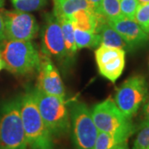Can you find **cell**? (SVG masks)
<instances>
[{
  "instance_id": "cell-1",
  "label": "cell",
  "mask_w": 149,
  "mask_h": 149,
  "mask_svg": "<svg viewBox=\"0 0 149 149\" xmlns=\"http://www.w3.org/2000/svg\"><path fill=\"white\" fill-rule=\"evenodd\" d=\"M20 110L29 149H55L53 137L40 114L31 88L20 96Z\"/></svg>"
},
{
  "instance_id": "cell-2",
  "label": "cell",
  "mask_w": 149,
  "mask_h": 149,
  "mask_svg": "<svg viewBox=\"0 0 149 149\" xmlns=\"http://www.w3.org/2000/svg\"><path fill=\"white\" fill-rule=\"evenodd\" d=\"M0 56L12 74H28L38 68L39 52L31 41L3 39L0 42Z\"/></svg>"
},
{
  "instance_id": "cell-3",
  "label": "cell",
  "mask_w": 149,
  "mask_h": 149,
  "mask_svg": "<svg viewBox=\"0 0 149 149\" xmlns=\"http://www.w3.org/2000/svg\"><path fill=\"white\" fill-rule=\"evenodd\" d=\"M0 149H28L20 110V96L0 104Z\"/></svg>"
},
{
  "instance_id": "cell-4",
  "label": "cell",
  "mask_w": 149,
  "mask_h": 149,
  "mask_svg": "<svg viewBox=\"0 0 149 149\" xmlns=\"http://www.w3.org/2000/svg\"><path fill=\"white\" fill-rule=\"evenodd\" d=\"M38 110L52 137L65 136L70 131V111L64 98L47 95L33 88Z\"/></svg>"
},
{
  "instance_id": "cell-5",
  "label": "cell",
  "mask_w": 149,
  "mask_h": 149,
  "mask_svg": "<svg viewBox=\"0 0 149 149\" xmlns=\"http://www.w3.org/2000/svg\"><path fill=\"white\" fill-rule=\"evenodd\" d=\"M91 115L100 132L128 139L136 130L131 119L124 116L110 97L93 107Z\"/></svg>"
},
{
  "instance_id": "cell-6",
  "label": "cell",
  "mask_w": 149,
  "mask_h": 149,
  "mask_svg": "<svg viewBox=\"0 0 149 149\" xmlns=\"http://www.w3.org/2000/svg\"><path fill=\"white\" fill-rule=\"evenodd\" d=\"M70 130L75 149H93L99 133L89 108L82 102H74L70 108Z\"/></svg>"
},
{
  "instance_id": "cell-7",
  "label": "cell",
  "mask_w": 149,
  "mask_h": 149,
  "mask_svg": "<svg viewBox=\"0 0 149 149\" xmlns=\"http://www.w3.org/2000/svg\"><path fill=\"white\" fill-rule=\"evenodd\" d=\"M148 95V85L145 77L136 74L120 85L114 96V102L124 116L132 119L143 105Z\"/></svg>"
},
{
  "instance_id": "cell-8",
  "label": "cell",
  "mask_w": 149,
  "mask_h": 149,
  "mask_svg": "<svg viewBox=\"0 0 149 149\" xmlns=\"http://www.w3.org/2000/svg\"><path fill=\"white\" fill-rule=\"evenodd\" d=\"M41 40L42 52L50 58L55 59L64 67H69L72 64L65 49L61 25L54 13H47L45 15L41 31Z\"/></svg>"
},
{
  "instance_id": "cell-9",
  "label": "cell",
  "mask_w": 149,
  "mask_h": 149,
  "mask_svg": "<svg viewBox=\"0 0 149 149\" xmlns=\"http://www.w3.org/2000/svg\"><path fill=\"white\" fill-rule=\"evenodd\" d=\"M4 27L5 39L32 41L38 33L39 26L31 13L22 11L3 10L0 12Z\"/></svg>"
},
{
  "instance_id": "cell-10",
  "label": "cell",
  "mask_w": 149,
  "mask_h": 149,
  "mask_svg": "<svg viewBox=\"0 0 149 149\" xmlns=\"http://www.w3.org/2000/svg\"><path fill=\"white\" fill-rule=\"evenodd\" d=\"M37 70L38 75L36 88L38 91L47 95L65 98V86L58 69L54 65L52 59L42 52H39V65Z\"/></svg>"
},
{
  "instance_id": "cell-11",
  "label": "cell",
  "mask_w": 149,
  "mask_h": 149,
  "mask_svg": "<svg viewBox=\"0 0 149 149\" xmlns=\"http://www.w3.org/2000/svg\"><path fill=\"white\" fill-rule=\"evenodd\" d=\"M125 52L123 49L100 45L95 52L100 74L114 83L124 69Z\"/></svg>"
},
{
  "instance_id": "cell-12",
  "label": "cell",
  "mask_w": 149,
  "mask_h": 149,
  "mask_svg": "<svg viewBox=\"0 0 149 149\" xmlns=\"http://www.w3.org/2000/svg\"><path fill=\"white\" fill-rule=\"evenodd\" d=\"M108 23L123 38L132 50L142 47L149 42L148 33L133 19L122 16L115 20L108 21Z\"/></svg>"
},
{
  "instance_id": "cell-13",
  "label": "cell",
  "mask_w": 149,
  "mask_h": 149,
  "mask_svg": "<svg viewBox=\"0 0 149 149\" xmlns=\"http://www.w3.org/2000/svg\"><path fill=\"white\" fill-rule=\"evenodd\" d=\"M97 34L100 38V45L107 47L119 48L126 51H132V48L128 46L118 33L108 23L104 22L97 29Z\"/></svg>"
},
{
  "instance_id": "cell-14",
  "label": "cell",
  "mask_w": 149,
  "mask_h": 149,
  "mask_svg": "<svg viewBox=\"0 0 149 149\" xmlns=\"http://www.w3.org/2000/svg\"><path fill=\"white\" fill-rule=\"evenodd\" d=\"M56 17L58 20L62 33H63L65 45V49L68 54V56L70 61L74 63V57H75L78 49L76 47L75 42H74V27L72 25L71 20L70 17L62 16V15H57L56 16Z\"/></svg>"
},
{
  "instance_id": "cell-15",
  "label": "cell",
  "mask_w": 149,
  "mask_h": 149,
  "mask_svg": "<svg viewBox=\"0 0 149 149\" xmlns=\"http://www.w3.org/2000/svg\"><path fill=\"white\" fill-rule=\"evenodd\" d=\"M80 9L91 8L86 0H54L53 13L56 16L62 15L70 17L74 12Z\"/></svg>"
},
{
  "instance_id": "cell-16",
  "label": "cell",
  "mask_w": 149,
  "mask_h": 149,
  "mask_svg": "<svg viewBox=\"0 0 149 149\" xmlns=\"http://www.w3.org/2000/svg\"><path fill=\"white\" fill-rule=\"evenodd\" d=\"M74 36L77 49L95 48L100 46L99 35L95 32H86L74 27Z\"/></svg>"
},
{
  "instance_id": "cell-17",
  "label": "cell",
  "mask_w": 149,
  "mask_h": 149,
  "mask_svg": "<svg viewBox=\"0 0 149 149\" xmlns=\"http://www.w3.org/2000/svg\"><path fill=\"white\" fill-rule=\"evenodd\" d=\"M127 140L118 135L99 131L93 149H112L119 144L126 143Z\"/></svg>"
},
{
  "instance_id": "cell-18",
  "label": "cell",
  "mask_w": 149,
  "mask_h": 149,
  "mask_svg": "<svg viewBox=\"0 0 149 149\" xmlns=\"http://www.w3.org/2000/svg\"><path fill=\"white\" fill-rule=\"evenodd\" d=\"M100 13L108 21L115 20L122 17L120 10V0H102Z\"/></svg>"
},
{
  "instance_id": "cell-19",
  "label": "cell",
  "mask_w": 149,
  "mask_h": 149,
  "mask_svg": "<svg viewBox=\"0 0 149 149\" xmlns=\"http://www.w3.org/2000/svg\"><path fill=\"white\" fill-rule=\"evenodd\" d=\"M16 10L32 12L42 8L46 4V0H11Z\"/></svg>"
},
{
  "instance_id": "cell-20",
  "label": "cell",
  "mask_w": 149,
  "mask_h": 149,
  "mask_svg": "<svg viewBox=\"0 0 149 149\" xmlns=\"http://www.w3.org/2000/svg\"><path fill=\"white\" fill-rule=\"evenodd\" d=\"M133 20L146 31L149 24V3L139 4Z\"/></svg>"
},
{
  "instance_id": "cell-21",
  "label": "cell",
  "mask_w": 149,
  "mask_h": 149,
  "mask_svg": "<svg viewBox=\"0 0 149 149\" xmlns=\"http://www.w3.org/2000/svg\"><path fill=\"white\" fill-rule=\"evenodd\" d=\"M133 149H149V125L139 128Z\"/></svg>"
},
{
  "instance_id": "cell-22",
  "label": "cell",
  "mask_w": 149,
  "mask_h": 149,
  "mask_svg": "<svg viewBox=\"0 0 149 149\" xmlns=\"http://www.w3.org/2000/svg\"><path fill=\"white\" fill-rule=\"evenodd\" d=\"M139 5L138 0H120V10L122 16L133 19Z\"/></svg>"
},
{
  "instance_id": "cell-23",
  "label": "cell",
  "mask_w": 149,
  "mask_h": 149,
  "mask_svg": "<svg viewBox=\"0 0 149 149\" xmlns=\"http://www.w3.org/2000/svg\"><path fill=\"white\" fill-rule=\"evenodd\" d=\"M143 106V111H142V120L139 124V128H142L146 125H149V95L147 97V100Z\"/></svg>"
},
{
  "instance_id": "cell-24",
  "label": "cell",
  "mask_w": 149,
  "mask_h": 149,
  "mask_svg": "<svg viewBox=\"0 0 149 149\" xmlns=\"http://www.w3.org/2000/svg\"><path fill=\"white\" fill-rule=\"evenodd\" d=\"M88 3L90 4V7L92 10L95 13H100V7L101 3L102 0H86Z\"/></svg>"
},
{
  "instance_id": "cell-25",
  "label": "cell",
  "mask_w": 149,
  "mask_h": 149,
  "mask_svg": "<svg viewBox=\"0 0 149 149\" xmlns=\"http://www.w3.org/2000/svg\"><path fill=\"white\" fill-rule=\"evenodd\" d=\"M3 39H5L4 36V27H3V17L0 13V42L3 41Z\"/></svg>"
},
{
  "instance_id": "cell-26",
  "label": "cell",
  "mask_w": 149,
  "mask_h": 149,
  "mask_svg": "<svg viewBox=\"0 0 149 149\" xmlns=\"http://www.w3.org/2000/svg\"><path fill=\"white\" fill-rule=\"evenodd\" d=\"M112 149H128V147L126 143H123L119 144V145H118L116 147H114Z\"/></svg>"
},
{
  "instance_id": "cell-27",
  "label": "cell",
  "mask_w": 149,
  "mask_h": 149,
  "mask_svg": "<svg viewBox=\"0 0 149 149\" xmlns=\"http://www.w3.org/2000/svg\"><path fill=\"white\" fill-rule=\"evenodd\" d=\"M3 69H5V64H4V62H3V59H2L1 56H0V71Z\"/></svg>"
},
{
  "instance_id": "cell-28",
  "label": "cell",
  "mask_w": 149,
  "mask_h": 149,
  "mask_svg": "<svg viewBox=\"0 0 149 149\" xmlns=\"http://www.w3.org/2000/svg\"><path fill=\"white\" fill-rule=\"evenodd\" d=\"M139 3V4H142V3H148L149 0H138Z\"/></svg>"
},
{
  "instance_id": "cell-29",
  "label": "cell",
  "mask_w": 149,
  "mask_h": 149,
  "mask_svg": "<svg viewBox=\"0 0 149 149\" xmlns=\"http://www.w3.org/2000/svg\"><path fill=\"white\" fill-rule=\"evenodd\" d=\"M3 3H4V0H0V8L3 6Z\"/></svg>"
},
{
  "instance_id": "cell-30",
  "label": "cell",
  "mask_w": 149,
  "mask_h": 149,
  "mask_svg": "<svg viewBox=\"0 0 149 149\" xmlns=\"http://www.w3.org/2000/svg\"><path fill=\"white\" fill-rule=\"evenodd\" d=\"M146 32H148V33L149 34V24H148V27L146 28Z\"/></svg>"
}]
</instances>
